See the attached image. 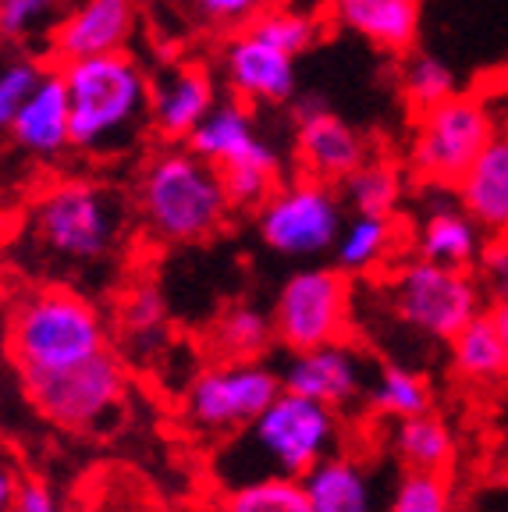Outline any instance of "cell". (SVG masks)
<instances>
[{"label":"cell","mask_w":508,"mask_h":512,"mask_svg":"<svg viewBox=\"0 0 508 512\" xmlns=\"http://www.w3.org/2000/svg\"><path fill=\"white\" fill-rule=\"evenodd\" d=\"M221 100V79L207 61H178L150 86V128L164 143H185Z\"/></svg>","instance_id":"obj_16"},{"label":"cell","mask_w":508,"mask_h":512,"mask_svg":"<svg viewBox=\"0 0 508 512\" xmlns=\"http://www.w3.org/2000/svg\"><path fill=\"white\" fill-rule=\"evenodd\" d=\"M331 25L352 32L388 57L416 50L423 32V0H334Z\"/></svg>","instance_id":"obj_17"},{"label":"cell","mask_w":508,"mask_h":512,"mask_svg":"<svg viewBox=\"0 0 508 512\" xmlns=\"http://www.w3.org/2000/svg\"><path fill=\"white\" fill-rule=\"evenodd\" d=\"M135 203L153 239L167 246H199L224 232L231 217L221 175L185 143H164L146 157Z\"/></svg>","instance_id":"obj_3"},{"label":"cell","mask_w":508,"mask_h":512,"mask_svg":"<svg viewBox=\"0 0 508 512\" xmlns=\"http://www.w3.org/2000/svg\"><path fill=\"white\" fill-rule=\"evenodd\" d=\"M25 239L47 264L72 271L107 264L125 239V203L100 182L61 178L29 207Z\"/></svg>","instance_id":"obj_4"},{"label":"cell","mask_w":508,"mask_h":512,"mask_svg":"<svg viewBox=\"0 0 508 512\" xmlns=\"http://www.w3.org/2000/svg\"><path fill=\"white\" fill-rule=\"evenodd\" d=\"M118 324L125 342L135 352H153L160 342H167V303L153 285H135L128 288V296L121 299Z\"/></svg>","instance_id":"obj_33"},{"label":"cell","mask_w":508,"mask_h":512,"mask_svg":"<svg viewBox=\"0 0 508 512\" xmlns=\"http://www.w3.org/2000/svg\"><path fill=\"white\" fill-rule=\"evenodd\" d=\"M366 406L388 420H402V416L434 409V388L420 370L405 363H388V367H377L370 392H366Z\"/></svg>","instance_id":"obj_31"},{"label":"cell","mask_w":508,"mask_h":512,"mask_svg":"<svg viewBox=\"0 0 508 512\" xmlns=\"http://www.w3.org/2000/svg\"><path fill=\"white\" fill-rule=\"evenodd\" d=\"M8 512H64L61 502H57V491L50 488L47 480L36 477H22L15 491V502H11Z\"/></svg>","instance_id":"obj_39"},{"label":"cell","mask_w":508,"mask_h":512,"mask_svg":"<svg viewBox=\"0 0 508 512\" xmlns=\"http://www.w3.org/2000/svg\"><path fill=\"white\" fill-rule=\"evenodd\" d=\"M274 342L288 352L317 349L327 342L352 338L356 328V281L338 267H302L278 288L274 310Z\"/></svg>","instance_id":"obj_8"},{"label":"cell","mask_w":508,"mask_h":512,"mask_svg":"<svg viewBox=\"0 0 508 512\" xmlns=\"http://www.w3.org/2000/svg\"><path fill=\"white\" fill-rule=\"evenodd\" d=\"M473 271H480V288H487L494 299H508V242H487Z\"/></svg>","instance_id":"obj_38"},{"label":"cell","mask_w":508,"mask_h":512,"mask_svg":"<svg viewBox=\"0 0 508 512\" xmlns=\"http://www.w3.org/2000/svg\"><path fill=\"white\" fill-rule=\"evenodd\" d=\"M11 139L18 150L40 160H57L72 146V121H68V93H64L61 68L50 72L43 68L40 82L25 96L22 111L11 121Z\"/></svg>","instance_id":"obj_19"},{"label":"cell","mask_w":508,"mask_h":512,"mask_svg":"<svg viewBox=\"0 0 508 512\" xmlns=\"http://www.w3.org/2000/svg\"><path fill=\"white\" fill-rule=\"evenodd\" d=\"M189 4L207 25H217V29H239V25H246L249 18L267 4V0H189Z\"/></svg>","instance_id":"obj_37"},{"label":"cell","mask_w":508,"mask_h":512,"mask_svg":"<svg viewBox=\"0 0 508 512\" xmlns=\"http://www.w3.org/2000/svg\"><path fill=\"white\" fill-rule=\"evenodd\" d=\"M445 345L452 370L462 381L494 384L505 377V345H501V335L487 310H480L473 320H466Z\"/></svg>","instance_id":"obj_27"},{"label":"cell","mask_w":508,"mask_h":512,"mask_svg":"<svg viewBox=\"0 0 508 512\" xmlns=\"http://www.w3.org/2000/svg\"><path fill=\"white\" fill-rule=\"evenodd\" d=\"M487 246V235L477 228V221L459 207V203H441L434 207L416 228L413 249L420 260L445 267H462L473 271Z\"/></svg>","instance_id":"obj_21"},{"label":"cell","mask_w":508,"mask_h":512,"mask_svg":"<svg viewBox=\"0 0 508 512\" xmlns=\"http://www.w3.org/2000/svg\"><path fill=\"white\" fill-rule=\"evenodd\" d=\"M391 445H395V456L405 470L448 473V466L455 459V434L434 409L395 420Z\"/></svg>","instance_id":"obj_26"},{"label":"cell","mask_w":508,"mask_h":512,"mask_svg":"<svg viewBox=\"0 0 508 512\" xmlns=\"http://www.w3.org/2000/svg\"><path fill=\"white\" fill-rule=\"evenodd\" d=\"M487 313H491L494 328L501 335V345H505V377H508V299H494V306Z\"/></svg>","instance_id":"obj_41"},{"label":"cell","mask_w":508,"mask_h":512,"mask_svg":"<svg viewBox=\"0 0 508 512\" xmlns=\"http://www.w3.org/2000/svg\"><path fill=\"white\" fill-rule=\"evenodd\" d=\"M398 61H402L398 64V93L413 114L430 111L459 93V75L445 57L430 54V50H409Z\"/></svg>","instance_id":"obj_30"},{"label":"cell","mask_w":508,"mask_h":512,"mask_svg":"<svg viewBox=\"0 0 508 512\" xmlns=\"http://www.w3.org/2000/svg\"><path fill=\"white\" fill-rule=\"evenodd\" d=\"M221 491L217 512H310L299 477H256Z\"/></svg>","instance_id":"obj_32"},{"label":"cell","mask_w":508,"mask_h":512,"mask_svg":"<svg viewBox=\"0 0 508 512\" xmlns=\"http://www.w3.org/2000/svg\"><path fill=\"white\" fill-rule=\"evenodd\" d=\"M260 136L263 132H260V125H256V107L242 104L235 96H224V100H217V104L210 107L207 118L192 128L185 146H189L192 153H199L207 164L221 168L231 157H239L242 150H249Z\"/></svg>","instance_id":"obj_23"},{"label":"cell","mask_w":508,"mask_h":512,"mask_svg":"<svg viewBox=\"0 0 508 512\" xmlns=\"http://www.w3.org/2000/svg\"><path fill=\"white\" fill-rule=\"evenodd\" d=\"M207 345L214 352V360H231V363L263 360L270 352V345H274L270 313H263L260 306H249V303L224 306L214 317V324H210Z\"/></svg>","instance_id":"obj_25"},{"label":"cell","mask_w":508,"mask_h":512,"mask_svg":"<svg viewBox=\"0 0 508 512\" xmlns=\"http://www.w3.org/2000/svg\"><path fill=\"white\" fill-rule=\"evenodd\" d=\"M302 491H306L310 512H381V491H377L374 473L345 448L320 459L302 477Z\"/></svg>","instance_id":"obj_20"},{"label":"cell","mask_w":508,"mask_h":512,"mask_svg":"<svg viewBox=\"0 0 508 512\" xmlns=\"http://www.w3.org/2000/svg\"><path fill=\"white\" fill-rule=\"evenodd\" d=\"M61 18V0H0V43L29 47L47 40Z\"/></svg>","instance_id":"obj_34"},{"label":"cell","mask_w":508,"mask_h":512,"mask_svg":"<svg viewBox=\"0 0 508 512\" xmlns=\"http://www.w3.org/2000/svg\"><path fill=\"white\" fill-rule=\"evenodd\" d=\"M68 512H104V509H93V505H75V509H68Z\"/></svg>","instance_id":"obj_42"},{"label":"cell","mask_w":508,"mask_h":512,"mask_svg":"<svg viewBox=\"0 0 508 512\" xmlns=\"http://www.w3.org/2000/svg\"><path fill=\"white\" fill-rule=\"evenodd\" d=\"M455 203L477 221L487 242H508V125L494 128L480 157L459 178Z\"/></svg>","instance_id":"obj_18"},{"label":"cell","mask_w":508,"mask_h":512,"mask_svg":"<svg viewBox=\"0 0 508 512\" xmlns=\"http://www.w3.org/2000/svg\"><path fill=\"white\" fill-rule=\"evenodd\" d=\"M349 214L395 217L405 200V171L388 157H366L342 185H338Z\"/></svg>","instance_id":"obj_28"},{"label":"cell","mask_w":508,"mask_h":512,"mask_svg":"<svg viewBox=\"0 0 508 512\" xmlns=\"http://www.w3.org/2000/svg\"><path fill=\"white\" fill-rule=\"evenodd\" d=\"M398 221L395 217L352 214L345 217L342 235L334 242V267L345 274H374L388 264L398 249Z\"/></svg>","instance_id":"obj_24"},{"label":"cell","mask_w":508,"mask_h":512,"mask_svg":"<svg viewBox=\"0 0 508 512\" xmlns=\"http://www.w3.org/2000/svg\"><path fill=\"white\" fill-rule=\"evenodd\" d=\"M217 175H221L231 214H256L267 203L270 192L285 182V160H281L278 146L267 136H260L249 150L221 164Z\"/></svg>","instance_id":"obj_22"},{"label":"cell","mask_w":508,"mask_h":512,"mask_svg":"<svg viewBox=\"0 0 508 512\" xmlns=\"http://www.w3.org/2000/svg\"><path fill=\"white\" fill-rule=\"evenodd\" d=\"M18 484H22V466H18L8 452H0V512L11 509Z\"/></svg>","instance_id":"obj_40"},{"label":"cell","mask_w":508,"mask_h":512,"mask_svg":"<svg viewBox=\"0 0 508 512\" xmlns=\"http://www.w3.org/2000/svg\"><path fill=\"white\" fill-rule=\"evenodd\" d=\"M345 448L342 413L306 399V395L285 392L256 420L224 434L214 456V473L221 488H235L256 477H306L320 459Z\"/></svg>","instance_id":"obj_1"},{"label":"cell","mask_w":508,"mask_h":512,"mask_svg":"<svg viewBox=\"0 0 508 512\" xmlns=\"http://www.w3.org/2000/svg\"><path fill=\"white\" fill-rule=\"evenodd\" d=\"M8 345L22 377L54 374L107 349V320L68 285H43L11 313Z\"/></svg>","instance_id":"obj_5"},{"label":"cell","mask_w":508,"mask_h":512,"mask_svg":"<svg viewBox=\"0 0 508 512\" xmlns=\"http://www.w3.org/2000/svg\"><path fill=\"white\" fill-rule=\"evenodd\" d=\"M384 512H455L448 477L445 473L405 470L395 480Z\"/></svg>","instance_id":"obj_35"},{"label":"cell","mask_w":508,"mask_h":512,"mask_svg":"<svg viewBox=\"0 0 508 512\" xmlns=\"http://www.w3.org/2000/svg\"><path fill=\"white\" fill-rule=\"evenodd\" d=\"M320 4H324V8H331V4H334V0H320Z\"/></svg>","instance_id":"obj_43"},{"label":"cell","mask_w":508,"mask_h":512,"mask_svg":"<svg viewBox=\"0 0 508 512\" xmlns=\"http://www.w3.org/2000/svg\"><path fill=\"white\" fill-rule=\"evenodd\" d=\"M278 374L285 392L306 395V399L320 402V406L334 409V413H349L352 406L366 402L377 367L370 363L363 345H356L352 338H342V342L292 352Z\"/></svg>","instance_id":"obj_12"},{"label":"cell","mask_w":508,"mask_h":512,"mask_svg":"<svg viewBox=\"0 0 508 512\" xmlns=\"http://www.w3.org/2000/svg\"><path fill=\"white\" fill-rule=\"evenodd\" d=\"M217 79L228 96L249 107H285L299 96V68L295 57L256 40L253 32L235 29L221 47Z\"/></svg>","instance_id":"obj_14"},{"label":"cell","mask_w":508,"mask_h":512,"mask_svg":"<svg viewBox=\"0 0 508 512\" xmlns=\"http://www.w3.org/2000/svg\"><path fill=\"white\" fill-rule=\"evenodd\" d=\"M239 29L253 32L256 40H267L270 47L285 50L295 61H299L302 54H310V50L324 40V18L299 8V4H281V0H267V4H263L246 25H239Z\"/></svg>","instance_id":"obj_29"},{"label":"cell","mask_w":508,"mask_h":512,"mask_svg":"<svg viewBox=\"0 0 508 512\" xmlns=\"http://www.w3.org/2000/svg\"><path fill=\"white\" fill-rule=\"evenodd\" d=\"M349 217L338 185L310 175H295L270 192L256 210V235L267 249L288 260H313L334 249Z\"/></svg>","instance_id":"obj_10"},{"label":"cell","mask_w":508,"mask_h":512,"mask_svg":"<svg viewBox=\"0 0 508 512\" xmlns=\"http://www.w3.org/2000/svg\"><path fill=\"white\" fill-rule=\"evenodd\" d=\"M139 25L135 0H82L64 18H57L47 36V50L57 64L82 61V57L118 54L128 50Z\"/></svg>","instance_id":"obj_15"},{"label":"cell","mask_w":508,"mask_h":512,"mask_svg":"<svg viewBox=\"0 0 508 512\" xmlns=\"http://www.w3.org/2000/svg\"><path fill=\"white\" fill-rule=\"evenodd\" d=\"M281 395V374L263 360H214L192 377L185 392V416L196 431L235 434Z\"/></svg>","instance_id":"obj_11"},{"label":"cell","mask_w":508,"mask_h":512,"mask_svg":"<svg viewBox=\"0 0 508 512\" xmlns=\"http://www.w3.org/2000/svg\"><path fill=\"white\" fill-rule=\"evenodd\" d=\"M494 111L487 100L473 93H455L445 104L413 114V136L405 150L409 178L434 192H455L469 164L480 157L487 139L494 136Z\"/></svg>","instance_id":"obj_6"},{"label":"cell","mask_w":508,"mask_h":512,"mask_svg":"<svg viewBox=\"0 0 508 512\" xmlns=\"http://www.w3.org/2000/svg\"><path fill=\"white\" fill-rule=\"evenodd\" d=\"M388 303L405 331L430 342H448L466 320L484 310V288L473 271L413 256L388 274Z\"/></svg>","instance_id":"obj_7"},{"label":"cell","mask_w":508,"mask_h":512,"mask_svg":"<svg viewBox=\"0 0 508 512\" xmlns=\"http://www.w3.org/2000/svg\"><path fill=\"white\" fill-rule=\"evenodd\" d=\"M72 146L89 157H118L150 128V72L128 50L61 64Z\"/></svg>","instance_id":"obj_2"},{"label":"cell","mask_w":508,"mask_h":512,"mask_svg":"<svg viewBox=\"0 0 508 512\" xmlns=\"http://www.w3.org/2000/svg\"><path fill=\"white\" fill-rule=\"evenodd\" d=\"M43 64L29 54H11L0 61V136L11 132V121L22 111L25 96L40 82Z\"/></svg>","instance_id":"obj_36"},{"label":"cell","mask_w":508,"mask_h":512,"mask_svg":"<svg viewBox=\"0 0 508 512\" xmlns=\"http://www.w3.org/2000/svg\"><path fill=\"white\" fill-rule=\"evenodd\" d=\"M292 146L302 175L331 185H342L370 157L366 139L342 114H334L320 96H295L292 100Z\"/></svg>","instance_id":"obj_13"},{"label":"cell","mask_w":508,"mask_h":512,"mask_svg":"<svg viewBox=\"0 0 508 512\" xmlns=\"http://www.w3.org/2000/svg\"><path fill=\"white\" fill-rule=\"evenodd\" d=\"M25 392L36 413L64 431H107L125 409L128 370L118 352L104 349L75 367L25 377Z\"/></svg>","instance_id":"obj_9"}]
</instances>
